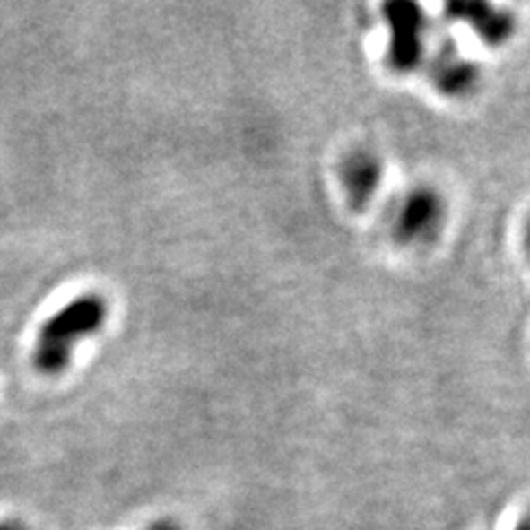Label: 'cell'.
Masks as SVG:
<instances>
[{"label":"cell","instance_id":"obj_1","mask_svg":"<svg viewBox=\"0 0 530 530\" xmlns=\"http://www.w3.org/2000/svg\"><path fill=\"white\" fill-rule=\"evenodd\" d=\"M109 305L100 294H83L58 309L38 332L33 365L40 374L56 376L69 367L80 341L93 336L107 321Z\"/></svg>","mask_w":530,"mask_h":530},{"label":"cell","instance_id":"obj_2","mask_svg":"<svg viewBox=\"0 0 530 530\" xmlns=\"http://www.w3.org/2000/svg\"><path fill=\"white\" fill-rule=\"evenodd\" d=\"M444 206L436 190L413 188L404 195L394 217V235L400 243H422L438 232Z\"/></svg>","mask_w":530,"mask_h":530},{"label":"cell","instance_id":"obj_3","mask_svg":"<svg viewBox=\"0 0 530 530\" xmlns=\"http://www.w3.org/2000/svg\"><path fill=\"white\" fill-rule=\"evenodd\" d=\"M385 16L391 27L389 62L395 71H409L422 56L424 16L413 3L385 4Z\"/></svg>","mask_w":530,"mask_h":530},{"label":"cell","instance_id":"obj_4","mask_svg":"<svg viewBox=\"0 0 530 530\" xmlns=\"http://www.w3.org/2000/svg\"><path fill=\"white\" fill-rule=\"evenodd\" d=\"M343 186L347 190V199L356 210H362L374 199L383 179V166L378 157L367 151H356L343 164Z\"/></svg>","mask_w":530,"mask_h":530},{"label":"cell","instance_id":"obj_5","mask_svg":"<svg viewBox=\"0 0 530 530\" xmlns=\"http://www.w3.org/2000/svg\"><path fill=\"white\" fill-rule=\"evenodd\" d=\"M448 12L457 13L462 21L471 22V27L480 33L482 40H486L489 45H500L501 40L508 38L510 30H513V21L506 13H500L498 9H493L491 4H480V3H453L448 4Z\"/></svg>","mask_w":530,"mask_h":530},{"label":"cell","instance_id":"obj_6","mask_svg":"<svg viewBox=\"0 0 530 530\" xmlns=\"http://www.w3.org/2000/svg\"><path fill=\"white\" fill-rule=\"evenodd\" d=\"M433 75L444 93H465L477 80V71L456 54L453 47H442L433 62Z\"/></svg>","mask_w":530,"mask_h":530},{"label":"cell","instance_id":"obj_7","mask_svg":"<svg viewBox=\"0 0 530 530\" xmlns=\"http://www.w3.org/2000/svg\"><path fill=\"white\" fill-rule=\"evenodd\" d=\"M148 530H179V528H177L173 522H169V519H161V522L152 524V526Z\"/></svg>","mask_w":530,"mask_h":530},{"label":"cell","instance_id":"obj_8","mask_svg":"<svg viewBox=\"0 0 530 530\" xmlns=\"http://www.w3.org/2000/svg\"><path fill=\"white\" fill-rule=\"evenodd\" d=\"M0 530H25V526H21L16 522H3L0 524Z\"/></svg>","mask_w":530,"mask_h":530},{"label":"cell","instance_id":"obj_9","mask_svg":"<svg viewBox=\"0 0 530 530\" xmlns=\"http://www.w3.org/2000/svg\"><path fill=\"white\" fill-rule=\"evenodd\" d=\"M519 530H526V524H522V526H519Z\"/></svg>","mask_w":530,"mask_h":530}]
</instances>
